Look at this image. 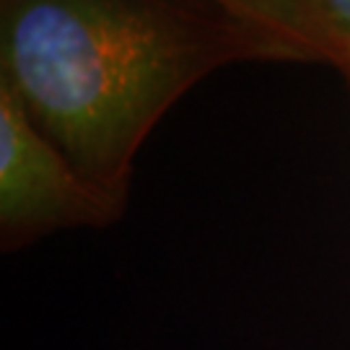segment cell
Segmentation results:
<instances>
[{
    "instance_id": "cell-1",
    "label": "cell",
    "mask_w": 350,
    "mask_h": 350,
    "mask_svg": "<svg viewBox=\"0 0 350 350\" xmlns=\"http://www.w3.org/2000/svg\"><path fill=\"white\" fill-rule=\"evenodd\" d=\"M0 55L31 122L122 202L135 153L187 88L237 60H288L205 0H0Z\"/></svg>"
},
{
    "instance_id": "cell-2",
    "label": "cell",
    "mask_w": 350,
    "mask_h": 350,
    "mask_svg": "<svg viewBox=\"0 0 350 350\" xmlns=\"http://www.w3.org/2000/svg\"><path fill=\"white\" fill-rule=\"evenodd\" d=\"M122 200L75 169L0 81V228L3 244L18 247L70 226H101L120 215Z\"/></svg>"
},
{
    "instance_id": "cell-3",
    "label": "cell",
    "mask_w": 350,
    "mask_h": 350,
    "mask_svg": "<svg viewBox=\"0 0 350 350\" xmlns=\"http://www.w3.org/2000/svg\"><path fill=\"white\" fill-rule=\"evenodd\" d=\"M257 34L275 42L296 63L340 68V52L314 0H205Z\"/></svg>"
},
{
    "instance_id": "cell-4",
    "label": "cell",
    "mask_w": 350,
    "mask_h": 350,
    "mask_svg": "<svg viewBox=\"0 0 350 350\" xmlns=\"http://www.w3.org/2000/svg\"><path fill=\"white\" fill-rule=\"evenodd\" d=\"M340 52V70L350 81V0H314Z\"/></svg>"
}]
</instances>
